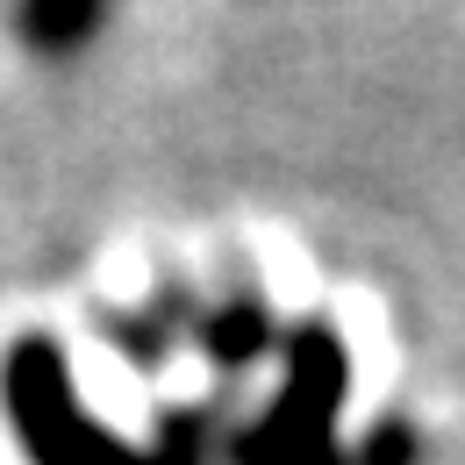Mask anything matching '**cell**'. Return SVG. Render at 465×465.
<instances>
[{
  "mask_svg": "<svg viewBox=\"0 0 465 465\" xmlns=\"http://www.w3.org/2000/svg\"><path fill=\"white\" fill-rule=\"evenodd\" d=\"M280 351H287V387H280L272 415L230 444V459L236 465H344L337 444H330V422L344 408V380H351L337 330L301 322V330H287Z\"/></svg>",
  "mask_w": 465,
  "mask_h": 465,
  "instance_id": "obj_2",
  "label": "cell"
},
{
  "mask_svg": "<svg viewBox=\"0 0 465 465\" xmlns=\"http://www.w3.org/2000/svg\"><path fill=\"white\" fill-rule=\"evenodd\" d=\"M15 29H22L44 58H64V51H79V44L101 29V7H94V0H29Z\"/></svg>",
  "mask_w": 465,
  "mask_h": 465,
  "instance_id": "obj_4",
  "label": "cell"
},
{
  "mask_svg": "<svg viewBox=\"0 0 465 465\" xmlns=\"http://www.w3.org/2000/svg\"><path fill=\"white\" fill-rule=\"evenodd\" d=\"M101 337H108V344H115L136 372H158V365L173 358V344H179V337L158 322V315H151V308H143V315H101Z\"/></svg>",
  "mask_w": 465,
  "mask_h": 465,
  "instance_id": "obj_6",
  "label": "cell"
},
{
  "mask_svg": "<svg viewBox=\"0 0 465 465\" xmlns=\"http://www.w3.org/2000/svg\"><path fill=\"white\" fill-rule=\"evenodd\" d=\"M208 444H215V415L208 408H173L158 422V444L136 451L129 465H208Z\"/></svg>",
  "mask_w": 465,
  "mask_h": 465,
  "instance_id": "obj_5",
  "label": "cell"
},
{
  "mask_svg": "<svg viewBox=\"0 0 465 465\" xmlns=\"http://www.w3.org/2000/svg\"><path fill=\"white\" fill-rule=\"evenodd\" d=\"M365 465H408V430H380L372 451H365Z\"/></svg>",
  "mask_w": 465,
  "mask_h": 465,
  "instance_id": "obj_7",
  "label": "cell"
},
{
  "mask_svg": "<svg viewBox=\"0 0 465 465\" xmlns=\"http://www.w3.org/2000/svg\"><path fill=\"white\" fill-rule=\"evenodd\" d=\"M0 401H7V422H15V437L29 444L36 465H129L136 459L108 422H94L79 408L64 344L44 337V330L7 344V358H0Z\"/></svg>",
  "mask_w": 465,
  "mask_h": 465,
  "instance_id": "obj_1",
  "label": "cell"
},
{
  "mask_svg": "<svg viewBox=\"0 0 465 465\" xmlns=\"http://www.w3.org/2000/svg\"><path fill=\"white\" fill-rule=\"evenodd\" d=\"M193 344L208 351L215 372H243V365H258V358L272 351V308H265V293H258V287H236L223 308H201Z\"/></svg>",
  "mask_w": 465,
  "mask_h": 465,
  "instance_id": "obj_3",
  "label": "cell"
}]
</instances>
